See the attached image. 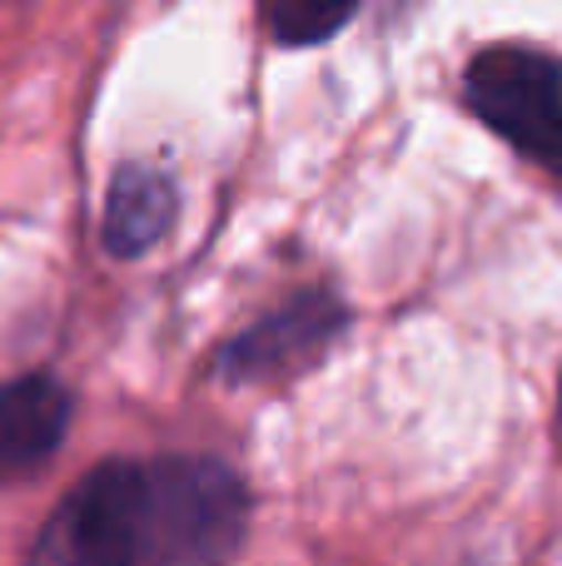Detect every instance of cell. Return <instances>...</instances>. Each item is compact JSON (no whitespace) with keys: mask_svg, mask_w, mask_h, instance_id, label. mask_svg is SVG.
<instances>
[{"mask_svg":"<svg viewBox=\"0 0 562 566\" xmlns=\"http://www.w3.org/2000/svg\"><path fill=\"white\" fill-rule=\"evenodd\" d=\"M244 542V488L215 458L145 468L139 566H225Z\"/></svg>","mask_w":562,"mask_h":566,"instance_id":"1","label":"cell"},{"mask_svg":"<svg viewBox=\"0 0 562 566\" xmlns=\"http://www.w3.org/2000/svg\"><path fill=\"white\" fill-rule=\"evenodd\" d=\"M344 328V308L324 293L289 303V308L269 313L259 328H249L244 338H235L219 358V373L229 382H259V378H279L289 368H304L319 353L329 348V338Z\"/></svg>","mask_w":562,"mask_h":566,"instance_id":"4","label":"cell"},{"mask_svg":"<svg viewBox=\"0 0 562 566\" xmlns=\"http://www.w3.org/2000/svg\"><path fill=\"white\" fill-rule=\"evenodd\" d=\"M179 195L169 185V175L149 165H125L110 179L105 199V244L119 259H139L175 229Z\"/></svg>","mask_w":562,"mask_h":566,"instance_id":"6","label":"cell"},{"mask_svg":"<svg viewBox=\"0 0 562 566\" xmlns=\"http://www.w3.org/2000/svg\"><path fill=\"white\" fill-rule=\"evenodd\" d=\"M70 412H75L70 388L45 373L0 382V488L50 468L70 432Z\"/></svg>","mask_w":562,"mask_h":566,"instance_id":"5","label":"cell"},{"mask_svg":"<svg viewBox=\"0 0 562 566\" xmlns=\"http://www.w3.org/2000/svg\"><path fill=\"white\" fill-rule=\"evenodd\" d=\"M358 0H264V25L279 45H319L354 20Z\"/></svg>","mask_w":562,"mask_h":566,"instance_id":"7","label":"cell"},{"mask_svg":"<svg viewBox=\"0 0 562 566\" xmlns=\"http://www.w3.org/2000/svg\"><path fill=\"white\" fill-rule=\"evenodd\" d=\"M468 105L513 149L562 165V65L543 50L493 45L468 60Z\"/></svg>","mask_w":562,"mask_h":566,"instance_id":"3","label":"cell"},{"mask_svg":"<svg viewBox=\"0 0 562 566\" xmlns=\"http://www.w3.org/2000/svg\"><path fill=\"white\" fill-rule=\"evenodd\" d=\"M139 507L145 468L100 462L60 497L25 566H139Z\"/></svg>","mask_w":562,"mask_h":566,"instance_id":"2","label":"cell"}]
</instances>
